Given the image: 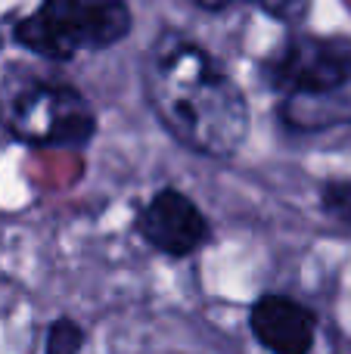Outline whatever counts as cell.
<instances>
[{
	"label": "cell",
	"instance_id": "cell-9",
	"mask_svg": "<svg viewBox=\"0 0 351 354\" xmlns=\"http://www.w3.org/2000/svg\"><path fill=\"white\" fill-rule=\"evenodd\" d=\"M81 348H84V330L75 320L59 317L50 324L44 354H81Z\"/></svg>",
	"mask_w": 351,
	"mask_h": 354
},
{
	"label": "cell",
	"instance_id": "cell-1",
	"mask_svg": "<svg viewBox=\"0 0 351 354\" xmlns=\"http://www.w3.org/2000/svg\"><path fill=\"white\" fill-rule=\"evenodd\" d=\"M155 115L193 153L227 159L249 134V106L240 84L193 44L159 50L146 72Z\"/></svg>",
	"mask_w": 351,
	"mask_h": 354
},
{
	"label": "cell",
	"instance_id": "cell-4",
	"mask_svg": "<svg viewBox=\"0 0 351 354\" xmlns=\"http://www.w3.org/2000/svg\"><path fill=\"white\" fill-rule=\"evenodd\" d=\"M265 78L286 97L336 93L351 81V41L339 35H298L265 62Z\"/></svg>",
	"mask_w": 351,
	"mask_h": 354
},
{
	"label": "cell",
	"instance_id": "cell-5",
	"mask_svg": "<svg viewBox=\"0 0 351 354\" xmlns=\"http://www.w3.org/2000/svg\"><path fill=\"white\" fill-rule=\"evenodd\" d=\"M137 233L153 249L174 258H184L209 239V224H205V214L180 189L165 187L140 208Z\"/></svg>",
	"mask_w": 351,
	"mask_h": 354
},
{
	"label": "cell",
	"instance_id": "cell-8",
	"mask_svg": "<svg viewBox=\"0 0 351 354\" xmlns=\"http://www.w3.org/2000/svg\"><path fill=\"white\" fill-rule=\"evenodd\" d=\"M202 10H224V6H234V3H249V0H196ZM258 3L265 12H271L274 19H283V22H296L308 12L311 0H252Z\"/></svg>",
	"mask_w": 351,
	"mask_h": 354
},
{
	"label": "cell",
	"instance_id": "cell-6",
	"mask_svg": "<svg viewBox=\"0 0 351 354\" xmlns=\"http://www.w3.org/2000/svg\"><path fill=\"white\" fill-rule=\"evenodd\" d=\"M249 326L271 354H308L314 345V314L286 295H265L255 301Z\"/></svg>",
	"mask_w": 351,
	"mask_h": 354
},
{
	"label": "cell",
	"instance_id": "cell-2",
	"mask_svg": "<svg viewBox=\"0 0 351 354\" xmlns=\"http://www.w3.org/2000/svg\"><path fill=\"white\" fill-rule=\"evenodd\" d=\"M131 31L124 0H44L16 25V41L44 59H72L97 53Z\"/></svg>",
	"mask_w": 351,
	"mask_h": 354
},
{
	"label": "cell",
	"instance_id": "cell-7",
	"mask_svg": "<svg viewBox=\"0 0 351 354\" xmlns=\"http://www.w3.org/2000/svg\"><path fill=\"white\" fill-rule=\"evenodd\" d=\"M283 122L296 131H321L333 124L351 122V100L336 93H308V97H286Z\"/></svg>",
	"mask_w": 351,
	"mask_h": 354
},
{
	"label": "cell",
	"instance_id": "cell-10",
	"mask_svg": "<svg viewBox=\"0 0 351 354\" xmlns=\"http://www.w3.org/2000/svg\"><path fill=\"white\" fill-rule=\"evenodd\" d=\"M321 202H323V208H327L333 218L351 224V180L327 183V187H323V193H321Z\"/></svg>",
	"mask_w": 351,
	"mask_h": 354
},
{
	"label": "cell",
	"instance_id": "cell-3",
	"mask_svg": "<svg viewBox=\"0 0 351 354\" xmlns=\"http://www.w3.org/2000/svg\"><path fill=\"white\" fill-rule=\"evenodd\" d=\"M0 124L31 147H81L97 131L93 109L78 91L37 78L3 87Z\"/></svg>",
	"mask_w": 351,
	"mask_h": 354
}]
</instances>
